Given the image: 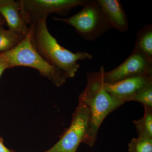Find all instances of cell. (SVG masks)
Segmentation results:
<instances>
[{"label": "cell", "mask_w": 152, "mask_h": 152, "mask_svg": "<svg viewBox=\"0 0 152 152\" xmlns=\"http://www.w3.org/2000/svg\"><path fill=\"white\" fill-rule=\"evenodd\" d=\"M103 66L98 72L88 73L86 88L79 97L84 102L90 113V124L85 144L94 145L99 129L105 118L110 113L123 104L108 92L104 86Z\"/></svg>", "instance_id": "2"}, {"label": "cell", "mask_w": 152, "mask_h": 152, "mask_svg": "<svg viewBox=\"0 0 152 152\" xmlns=\"http://www.w3.org/2000/svg\"><path fill=\"white\" fill-rule=\"evenodd\" d=\"M4 53L8 60L10 68L16 66L34 68L56 86H62L67 78L61 71L50 65L38 53L31 42L28 33L15 48Z\"/></svg>", "instance_id": "3"}, {"label": "cell", "mask_w": 152, "mask_h": 152, "mask_svg": "<svg viewBox=\"0 0 152 152\" xmlns=\"http://www.w3.org/2000/svg\"><path fill=\"white\" fill-rule=\"evenodd\" d=\"M152 73V61L144 54L134 49L124 61L103 74L104 83H113L134 76Z\"/></svg>", "instance_id": "7"}, {"label": "cell", "mask_w": 152, "mask_h": 152, "mask_svg": "<svg viewBox=\"0 0 152 152\" xmlns=\"http://www.w3.org/2000/svg\"><path fill=\"white\" fill-rule=\"evenodd\" d=\"M26 37L0 27V53L8 51L15 48Z\"/></svg>", "instance_id": "12"}, {"label": "cell", "mask_w": 152, "mask_h": 152, "mask_svg": "<svg viewBox=\"0 0 152 152\" xmlns=\"http://www.w3.org/2000/svg\"><path fill=\"white\" fill-rule=\"evenodd\" d=\"M10 69L9 61L4 53H0V77L4 71Z\"/></svg>", "instance_id": "16"}, {"label": "cell", "mask_w": 152, "mask_h": 152, "mask_svg": "<svg viewBox=\"0 0 152 152\" xmlns=\"http://www.w3.org/2000/svg\"><path fill=\"white\" fill-rule=\"evenodd\" d=\"M152 85V73L127 78L113 83H104L106 91L123 104L131 101L133 97Z\"/></svg>", "instance_id": "8"}, {"label": "cell", "mask_w": 152, "mask_h": 152, "mask_svg": "<svg viewBox=\"0 0 152 152\" xmlns=\"http://www.w3.org/2000/svg\"><path fill=\"white\" fill-rule=\"evenodd\" d=\"M20 10L19 1L0 0V14L5 20L9 29L26 36L29 28L21 16Z\"/></svg>", "instance_id": "10"}, {"label": "cell", "mask_w": 152, "mask_h": 152, "mask_svg": "<svg viewBox=\"0 0 152 152\" xmlns=\"http://www.w3.org/2000/svg\"><path fill=\"white\" fill-rule=\"evenodd\" d=\"M144 107L143 116L138 120H134L133 123L138 136L152 138V108Z\"/></svg>", "instance_id": "13"}, {"label": "cell", "mask_w": 152, "mask_h": 152, "mask_svg": "<svg viewBox=\"0 0 152 152\" xmlns=\"http://www.w3.org/2000/svg\"><path fill=\"white\" fill-rule=\"evenodd\" d=\"M104 16L112 28L124 33L127 31L129 21L119 0H96Z\"/></svg>", "instance_id": "9"}, {"label": "cell", "mask_w": 152, "mask_h": 152, "mask_svg": "<svg viewBox=\"0 0 152 152\" xmlns=\"http://www.w3.org/2000/svg\"><path fill=\"white\" fill-rule=\"evenodd\" d=\"M6 23L5 20L4 18V17L0 14V27L3 26Z\"/></svg>", "instance_id": "18"}, {"label": "cell", "mask_w": 152, "mask_h": 152, "mask_svg": "<svg viewBox=\"0 0 152 152\" xmlns=\"http://www.w3.org/2000/svg\"><path fill=\"white\" fill-rule=\"evenodd\" d=\"M90 120L88 107L83 101L79 99L78 104L69 127L59 140L45 152H76L80 144L85 143Z\"/></svg>", "instance_id": "5"}, {"label": "cell", "mask_w": 152, "mask_h": 152, "mask_svg": "<svg viewBox=\"0 0 152 152\" xmlns=\"http://www.w3.org/2000/svg\"><path fill=\"white\" fill-rule=\"evenodd\" d=\"M0 152H12L3 144L2 140L0 138Z\"/></svg>", "instance_id": "17"}, {"label": "cell", "mask_w": 152, "mask_h": 152, "mask_svg": "<svg viewBox=\"0 0 152 152\" xmlns=\"http://www.w3.org/2000/svg\"><path fill=\"white\" fill-rule=\"evenodd\" d=\"M129 152H152V138L140 137L133 138L128 144Z\"/></svg>", "instance_id": "14"}, {"label": "cell", "mask_w": 152, "mask_h": 152, "mask_svg": "<svg viewBox=\"0 0 152 152\" xmlns=\"http://www.w3.org/2000/svg\"><path fill=\"white\" fill-rule=\"evenodd\" d=\"M141 52L152 61V26L146 25L137 34L134 48Z\"/></svg>", "instance_id": "11"}, {"label": "cell", "mask_w": 152, "mask_h": 152, "mask_svg": "<svg viewBox=\"0 0 152 152\" xmlns=\"http://www.w3.org/2000/svg\"><path fill=\"white\" fill-rule=\"evenodd\" d=\"M29 28L31 42L38 53L50 65L61 71L67 78L75 75L80 67L78 61L93 58V55L86 52L73 53L59 45L49 32L46 20H33Z\"/></svg>", "instance_id": "1"}, {"label": "cell", "mask_w": 152, "mask_h": 152, "mask_svg": "<svg viewBox=\"0 0 152 152\" xmlns=\"http://www.w3.org/2000/svg\"><path fill=\"white\" fill-rule=\"evenodd\" d=\"M90 0H19L20 14L27 24L36 20H47L50 14H65Z\"/></svg>", "instance_id": "6"}, {"label": "cell", "mask_w": 152, "mask_h": 152, "mask_svg": "<svg viewBox=\"0 0 152 152\" xmlns=\"http://www.w3.org/2000/svg\"><path fill=\"white\" fill-rule=\"evenodd\" d=\"M132 101L138 102L144 107L152 108V85L138 93L133 97Z\"/></svg>", "instance_id": "15"}, {"label": "cell", "mask_w": 152, "mask_h": 152, "mask_svg": "<svg viewBox=\"0 0 152 152\" xmlns=\"http://www.w3.org/2000/svg\"><path fill=\"white\" fill-rule=\"evenodd\" d=\"M55 21L62 22L74 28L87 40L93 41L112 28L104 16L96 1L90 0L81 10L69 18L53 17Z\"/></svg>", "instance_id": "4"}]
</instances>
